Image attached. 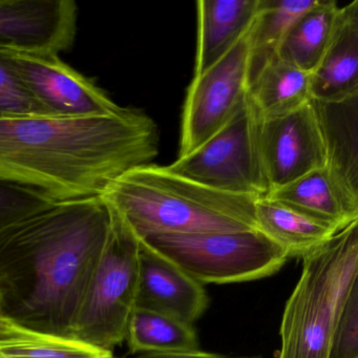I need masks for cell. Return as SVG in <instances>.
<instances>
[{"label": "cell", "mask_w": 358, "mask_h": 358, "mask_svg": "<svg viewBox=\"0 0 358 358\" xmlns=\"http://www.w3.org/2000/svg\"><path fill=\"white\" fill-rule=\"evenodd\" d=\"M101 196L54 202L0 234L6 318L45 336L73 338L75 320L108 236Z\"/></svg>", "instance_id": "6da1fadb"}, {"label": "cell", "mask_w": 358, "mask_h": 358, "mask_svg": "<svg viewBox=\"0 0 358 358\" xmlns=\"http://www.w3.org/2000/svg\"><path fill=\"white\" fill-rule=\"evenodd\" d=\"M158 125L145 113L0 118V181L52 202L100 196L108 184L158 156Z\"/></svg>", "instance_id": "7a4b0ae2"}, {"label": "cell", "mask_w": 358, "mask_h": 358, "mask_svg": "<svg viewBox=\"0 0 358 358\" xmlns=\"http://www.w3.org/2000/svg\"><path fill=\"white\" fill-rule=\"evenodd\" d=\"M100 196L140 238L257 229V199L206 187L152 163L123 173Z\"/></svg>", "instance_id": "3957f363"}, {"label": "cell", "mask_w": 358, "mask_h": 358, "mask_svg": "<svg viewBox=\"0 0 358 358\" xmlns=\"http://www.w3.org/2000/svg\"><path fill=\"white\" fill-rule=\"evenodd\" d=\"M280 322L276 358H327L333 328L358 282V221L303 257Z\"/></svg>", "instance_id": "277c9868"}, {"label": "cell", "mask_w": 358, "mask_h": 358, "mask_svg": "<svg viewBox=\"0 0 358 358\" xmlns=\"http://www.w3.org/2000/svg\"><path fill=\"white\" fill-rule=\"evenodd\" d=\"M106 206L108 236L77 313L73 338L113 352L127 339L136 309L140 238L118 211Z\"/></svg>", "instance_id": "5b68a950"}, {"label": "cell", "mask_w": 358, "mask_h": 358, "mask_svg": "<svg viewBox=\"0 0 358 358\" xmlns=\"http://www.w3.org/2000/svg\"><path fill=\"white\" fill-rule=\"evenodd\" d=\"M140 240L202 285L261 280L280 271L289 259L257 229L150 234Z\"/></svg>", "instance_id": "8992f818"}, {"label": "cell", "mask_w": 358, "mask_h": 358, "mask_svg": "<svg viewBox=\"0 0 358 358\" xmlns=\"http://www.w3.org/2000/svg\"><path fill=\"white\" fill-rule=\"evenodd\" d=\"M165 167L219 192L257 200L267 198L270 186L259 152V118L249 96L223 129Z\"/></svg>", "instance_id": "52a82bcc"}, {"label": "cell", "mask_w": 358, "mask_h": 358, "mask_svg": "<svg viewBox=\"0 0 358 358\" xmlns=\"http://www.w3.org/2000/svg\"><path fill=\"white\" fill-rule=\"evenodd\" d=\"M249 83L250 30L225 57L192 79L184 103L178 158L200 148L231 120L246 102Z\"/></svg>", "instance_id": "ba28073f"}, {"label": "cell", "mask_w": 358, "mask_h": 358, "mask_svg": "<svg viewBox=\"0 0 358 358\" xmlns=\"http://www.w3.org/2000/svg\"><path fill=\"white\" fill-rule=\"evenodd\" d=\"M0 62L52 115H110L122 108L93 78L62 62L59 55L0 50Z\"/></svg>", "instance_id": "9c48e42d"}, {"label": "cell", "mask_w": 358, "mask_h": 358, "mask_svg": "<svg viewBox=\"0 0 358 358\" xmlns=\"http://www.w3.org/2000/svg\"><path fill=\"white\" fill-rule=\"evenodd\" d=\"M259 144L270 192L327 164L312 102L280 118L259 119Z\"/></svg>", "instance_id": "30bf717a"}, {"label": "cell", "mask_w": 358, "mask_h": 358, "mask_svg": "<svg viewBox=\"0 0 358 358\" xmlns=\"http://www.w3.org/2000/svg\"><path fill=\"white\" fill-rule=\"evenodd\" d=\"M77 20L73 0H0V50L59 55L72 48Z\"/></svg>", "instance_id": "8fae6325"}, {"label": "cell", "mask_w": 358, "mask_h": 358, "mask_svg": "<svg viewBox=\"0 0 358 358\" xmlns=\"http://www.w3.org/2000/svg\"><path fill=\"white\" fill-rule=\"evenodd\" d=\"M208 305L204 285L140 240L136 309L159 312L194 324Z\"/></svg>", "instance_id": "7c38bea8"}, {"label": "cell", "mask_w": 358, "mask_h": 358, "mask_svg": "<svg viewBox=\"0 0 358 358\" xmlns=\"http://www.w3.org/2000/svg\"><path fill=\"white\" fill-rule=\"evenodd\" d=\"M266 199L338 231L358 221V192L352 190L328 166L310 171L272 190Z\"/></svg>", "instance_id": "4fadbf2b"}, {"label": "cell", "mask_w": 358, "mask_h": 358, "mask_svg": "<svg viewBox=\"0 0 358 358\" xmlns=\"http://www.w3.org/2000/svg\"><path fill=\"white\" fill-rule=\"evenodd\" d=\"M358 93V1L339 8L328 45L311 73L312 100L336 101Z\"/></svg>", "instance_id": "5bb4252c"}, {"label": "cell", "mask_w": 358, "mask_h": 358, "mask_svg": "<svg viewBox=\"0 0 358 358\" xmlns=\"http://www.w3.org/2000/svg\"><path fill=\"white\" fill-rule=\"evenodd\" d=\"M259 0H199L194 76L225 57L250 30Z\"/></svg>", "instance_id": "9a60e30c"}, {"label": "cell", "mask_w": 358, "mask_h": 358, "mask_svg": "<svg viewBox=\"0 0 358 358\" xmlns=\"http://www.w3.org/2000/svg\"><path fill=\"white\" fill-rule=\"evenodd\" d=\"M311 102L326 148V166L358 192V93L336 101Z\"/></svg>", "instance_id": "2e32d148"}, {"label": "cell", "mask_w": 358, "mask_h": 358, "mask_svg": "<svg viewBox=\"0 0 358 358\" xmlns=\"http://www.w3.org/2000/svg\"><path fill=\"white\" fill-rule=\"evenodd\" d=\"M248 96L259 120L286 116L312 101L311 73L273 58L253 77Z\"/></svg>", "instance_id": "e0dca14e"}, {"label": "cell", "mask_w": 358, "mask_h": 358, "mask_svg": "<svg viewBox=\"0 0 358 358\" xmlns=\"http://www.w3.org/2000/svg\"><path fill=\"white\" fill-rule=\"evenodd\" d=\"M259 231L290 257L303 259L328 242L338 230L268 199L255 201Z\"/></svg>", "instance_id": "ac0fdd59"}, {"label": "cell", "mask_w": 358, "mask_h": 358, "mask_svg": "<svg viewBox=\"0 0 358 358\" xmlns=\"http://www.w3.org/2000/svg\"><path fill=\"white\" fill-rule=\"evenodd\" d=\"M338 11L335 0H316L293 22L276 57L305 72H313L330 41Z\"/></svg>", "instance_id": "d6986e66"}, {"label": "cell", "mask_w": 358, "mask_h": 358, "mask_svg": "<svg viewBox=\"0 0 358 358\" xmlns=\"http://www.w3.org/2000/svg\"><path fill=\"white\" fill-rule=\"evenodd\" d=\"M131 353H166L199 349L194 324L166 314L135 309L127 328V339Z\"/></svg>", "instance_id": "ffe728a7"}, {"label": "cell", "mask_w": 358, "mask_h": 358, "mask_svg": "<svg viewBox=\"0 0 358 358\" xmlns=\"http://www.w3.org/2000/svg\"><path fill=\"white\" fill-rule=\"evenodd\" d=\"M315 1L259 0V12L250 29V81L267 62L276 57L293 22Z\"/></svg>", "instance_id": "44dd1931"}, {"label": "cell", "mask_w": 358, "mask_h": 358, "mask_svg": "<svg viewBox=\"0 0 358 358\" xmlns=\"http://www.w3.org/2000/svg\"><path fill=\"white\" fill-rule=\"evenodd\" d=\"M0 358H115L113 352L74 338L38 336L0 345Z\"/></svg>", "instance_id": "7402d4cb"}, {"label": "cell", "mask_w": 358, "mask_h": 358, "mask_svg": "<svg viewBox=\"0 0 358 358\" xmlns=\"http://www.w3.org/2000/svg\"><path fill=\"white\" fill-rule=\"evenodd\" d=\"M52 203L35 190L0 181V234Z\"/></svg>", "instance_id": "603a6c76"}, {"label": "cell", "mask_w": 358, "mask_h": 358, "mask_svg": "<svg viewBox=\"0 0 358 358\" xmlns=\"http://www.w3.org/2000/svg\"><path fill=\"white\" fill-rule=\"evenodd\" d=\"M327 358H358V282L352 287L333 328Z\"/></svg>", "instance_id": "cb8c5ba5"}, {"label": "cell", "mask_w": 358, "mask_h": 358, "mask_svg": "<svg viewBox=\"0 0 358 358\" xmlns=\"http://www.w3.org/2000/svg\"><path fill=\"white\" fill-rule=\"evenodd\" d=\"M52 115L29 94L11 71L0 62V118Z\"/></svg>", "instance_id": "d4e9b609"}, {"label": "cell", "mask_w": 358, "mask_h": 358, "mask_svg": "<svg viewBox=\"0 0 358 358\" xmlns=\"http://www.w3.org/2000/svg\"><path fill=\"white\" fill-rule=\"evenodd\" d=\"M36 333L30 332L24 330L20 327L8 320L3 315L1 310V303H0V345L3 343H12V341H22V339L32 338V337L38 336Z\"/></svg>", "instance_id": "484cf974"}, {"label": "cell", "mask_w": 358, "mask_h": 358, "mask_svg": "<svg viewBox=\"0 0 358 358\" xmlns=\"http://www.w3.org/2000/svg\"><path fill=\"white\" fill-rule=\"evenodd\" d=\"M134 358H227L222 354L201 351L200 349L192 351L166 352V353H145Z\"/></svg>", "instance_id": "4316f807"}, {"label": "cell", "mask_w": 358, "mask_h": 358, "mask_svg": "<svg viewBox=\"0 0 358 358\" xmlns=\"http://www.w3.org/2000/svg\"><path fill=\"white\" fill-rule=\"evenodd\" d=\"M243 358H259V357H243Z\"/></svg>", "instance_id": "83f0119b"}]
</instances>
